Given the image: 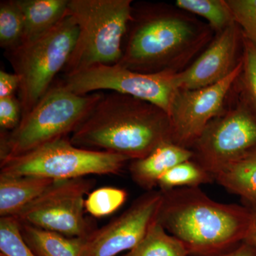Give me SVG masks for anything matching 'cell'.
<instances>
[{
    "mask_svg": "<svg viewBox=\"0 0 256 256\" xmlns=\"http://www.w3.org/2000/svg\"><path fill=\"white\" fill-rule=\"evenodd\" d=\"M213 32L176 6L132 3L118 64L141 73H180L210 43Z\"/></svg>",
    "mask_w": 256,
    "mask_h": 256,
    "instance_id": "6da1fadb",
    "label": "cell"
},
{
    "mask_svg": "<svg viewBox=\"0 0 256 256\" xmlns=\"http://www.w3.org/2000/svg\"><path fill=\"white\" fill-rule=\"evenodd\" d=\"M70 140L79 148L120 154L130 161L173 142L168 112L148 101L112 92L104 94Z\"/></svg>",
    "mask_w": 256,
    "mask_h": 256,
    "instance_id": "7a4b0ae2",
    "label": "cell"
},
{
    "mask_svg": "<svg viewBox=\"0 0 256 256\" xmlns=\"http://www.w3.org/2000/svg\"><path fill=\"white\" fill-rule=\"evenodd\" d=\"M162 194L156 222L182 242L190 254H215L245 239L250 222L246 205L214 201L198 188Z\"/></svg>",
    "mask_w": 256,
    "mask_h": 256,
    "instance_id": "3957f363",
    "label": "cell"
},
{
    "mask_svg": "<svg viewBox=\"0 0 256 256\" xmlns=\"http://www.w3.org/2000/svg\"><path fill=\"white\" fill-rule=\"evenodd\" d=\"M102 92L78 95L54 84L11 132L1 131L0 161L15 158L75 132L102 98Z\"/></svg>",
    "mask_w": 256,
    "mask_h": 256,
    "instance_id": "277c9868",
    "label": "cell"
},
{
    "mask_svg": "<svg viewBox=\"0 0 256 256\" xmlns=\"http://www.w3.org/2000/svg\"><path fill=\"white\" fill-rule=\"evenodd\" d=\"M132 0H69L68 13L78 24L76 43L64 76L97 65L118 64L130 20Z\"/></svg>",
    "mask_w": 256,
    "mask_h": 256,
    "instance_id": "5b68a950",
    "label": "cell"
},
{
    "mask_svg": "<svg viewBox=\"0 0 256 256\" xmlns=\"http://www.w3.org/2000/svg\"><path fill=\"white\" fill-rule=\"evenodd\" d=\"M78 33V24L68 13L45 34L4 52L5 57L20 78L18 98L22 117L50 90L56 76L63 72Z\"/></svg>",
    "mask_w": 256,
    "mask_h": 256,
    "instance_id": "8992f818",
    "label": "cell"
},
{
    "mask_svg": "<svg viewBox=\"0 0 256 256\" xmlns=\"http://www.w3.org/2000/svg\"><path fill=\"white\" fill-rule=\"evenodd\" d=\"M129 161L120 154L79 148L66 137L0 161V174L70 180L90 174H118Z\"/></svg>",
    "mask_w": 256,
    "mask_h": 256,
    "instance_id": "52a82bcc",
    "label": "cell"
},
{
    "mask_svg": "<svg viewBox=\"0 0 256 256\" xmlns=\"http://www.w3.org/2000/svg\"><path fill=\"white\" fill-rule=\"evenodd\" d=\"M178 74L141 73L118 64L97 65L80 73L63 76L57 84L78 95L106 90L132 96L154 104L169 114L175 94L180 89Z\"/></svg>",
    "mask_w": 256,
    "mask_h": 256,
    "instance_id": "ba28073f",
    "label": "cell"
},
{
    "mask_svg": "<svg viewBox=\"0 0 256 256\" xmlns=\"http://www.w3.org/2000/svg\"><path fill=\"white\" fill-rule=\"evenodd\" d=\"M94 182L82 178L55 180L34 201L16 216L28 224L72 238H84L94 232L85 216V196Z\"/></svg>",
    "mask_w": 256,
    "mask_h": 256,
    "instance_id": "9c48e42d",
    "label": "cell"
},
{
    "mask_svg": "<svg viewBox=\"0 0 256 256\" xmlns=\"http://www.w3.org/2000/svg\"><path fill=\"white\" fill-rule=\"evenodd\" d=\"M256 146V118L239 96L233 107L208 124L192 146V160L216 176Z\"/></svg>",
    "mask_w": 256,
    "mask_h": 256,
    "instance_id": "30bf717a",
    "label": "cell"
},
{
    "mask_svg": "<svg viewBox=\"0 0 256 256\" xmlns=\"http://www.w3.org/2000/svg\"><path fill=\"white\" fill-rule=\"evenodd\" d=\"M242 62L220 82L202 88L178 89L169 111L173 143L191 149L212 120L225 111L226 101L242 72Z\"/></svg>",
    "mask_w": 256,
    "mask_h": 256,
    "instance_id": "8fae6325",
    "label": "cell"
},
{
    "mask_svg": "<svg viewBox=\"0 0 256 256\" xmlns=\"http://www.w3.org/2000/svg\"><path fill=\"white\" fill-rule=\"evenodd\" d=\"M161 191H148L127 210L86 237L82 256H116L141 242L156 222L162 202Z\"/></svg>",
    "mask_w": 256,
    "mask_h": 256,
    "instance_id": "7c38bea8",
    "label": "cell"
},
{
    "mask_svg": "<svg viewBox=\"0 0 256 256\" xmlns=\"http://www.w3.org/2000/svg\"><path fill=\"white\" fill-rule=\"evenodd\" d=\"M242 32L234 22L216 34L206 50L178 75L180 89L210 86L226 78L242 60Z\"/></svg>",
    "mask_w": 256,
    "mask_h": 256,
    "instance_id": "4fadbf2b",
    "label": "cell"
},
{
    "mask_svg": "<svg viewBox=\"0 0 256 256\" xmlns=\"http://www.w3.org/2000/svg\"><path fill=\"white\" fill-rule=\"evenodd\" d=\"M191 150L173 142L162 144L146 158L132 160L129 171L133 182L148 191L158 186L159 180L176 164L193 158Z\"/></svg>",
    "mask_w": 256,
    "mask_h": 256,
    "instance_id": "5bb4252c",
    "label": "cell"
},
{
    "mask_svg": "<svg viewBox=\"0 0 256 256\" xmlns=\"http://www.w3.org/2000/svg\"><path fill=\"white\" fill-rule=\"evenodd\" d=\"M54 181L40 176L0 174V216H16Z\"/></svg>",
    "mask_w": 256,
    "mask_h": 256,
    "instance_id": "9a60e30c",
    "label": "cell"
},
{
    "mask_svg": "<svg viewBox=\"0 0 256 256\" xmlns=\"http://www.w3.org/2000/svg\"><path fill=\"white\" fill-rule=\"evenodd\" d=\"M69 0H18L24 18V42L50 32L68 14Z\"/></svg>",
    "mask_w": 256,
    "mask_h": 256,
    "instance_id": "2e32d148",
    "label": "cell"
},
{
    "mask_svg": "<svg viewBox=\"0 0 256 256\" xmlns=\"http://www.w3.org/2000/svg\"><path fill=\"white\" fill-rule=\"evenodd\" d=\"M24 240L36 256H82L86 237L72 238L20 223Z\"/></svg>",
    "mask_w": 256,
    "mask_h": 256,
    "instance_id": "e0dca14e",
    "label": "cell"
},
{
    "mask_svg": "<svg viewBox=\"0 0 256 256\" xmlns=\"http://www.w3.org/2000/svg\"><path fill=\"white\" fill-rule=\"evenodd\" d=\"M215 180L246 203L256 202V146L222 170Z\"/></svg>",
    "mask_w": 256,
    "mask_h": 256,
    "instance_id": "ac0fdd59",
    "label": "cell"
},
{
    "mask_svg": "<svg viewBox=\"0 0 256 256\" xmlns=\"http://www.w3.org/2000/svg\"><path fill=\"white\" fill-rule=\"evenodd\" d=\"M182 242L168 233L156 220L141 242L124 256H188Z\"/></svg>",
    "mask_w": 256,
    "mask_h": 256,
    "instance_id": "d6986e66",
    "label": "cell"
},
{
    "mask_svg": "<svg viewBox=\"0 0 256 256\" xmlns=\"http://www.w3.org/2000/svg\"><path fill=\"white\" fill-rule=\"evenodd\" d=\"M175 6L193 15L202 16L218 33L235 22L226 0H178Z\"/></svg>",
    "mask_w": 256,
    "mask_h": 256,
    "instance_id": "ffe728a7",
    "label": "cell"
},
{
    "mask_svg": "<svg viewBox=\"0 0 256 256\" xmlns=\"http://www.w3.org/2000/svg\"><path fill=\"white\" fill-rule=\"evenodd\" d=\"M214 176L193 160L176 164L163 175L158 182L160 191L166 192L178 188H198L212 182Z\"/></svg>",
    "mask_w": 256,
    "mask_h": 256,
    "instance_id": "44dd1931",
    "label": "cell"
},
{
    "mask_svg": "<svg viewBox=\"0 0 256 256\" xmlns=\"http://www.w3.org/2000/svg\"><path fill=\"white\" fill-rule=\"evenodd\" d=\"M24 18L18 0L0 2V46L4 52L23 43Z\"/></svg>",
    "mask_w": 256,
    "mask_h": 256,
    "instance_id": "7402d4cb",
    "label": "cell"
},
{
    "mask_svg": "<svg viewBox=\"0 0 256 256\" xmlns=\"http://www.w3.org/2000/svg\"><path fill=\"white\" fill-rule=\"evenodd\" d=\"M242 62V72L237 82L238 94L256 118V44L244 36Z\"/></svg>",
    "mask_w": 256,
    "mask_h": 256,
    "instance_id": "603a6c76",
    "label": "cell"
},
{
    "mask_svg": "<svg viewBox=\"0 0 256 256\" xmlns=\"http://www.w3.org/2000/svg\"><path fill=\"white\" fill-rule=\"evenodd\" d=\"M128 194L122 188L106 186L94 190L85 200V210L96 218L107 216L124 204Z\"/></svg>",
    "mask_w": 256,
    "mask_h": 256,
    "instance_id": "cb8c5ba5",
    "label": "cell"
},
{
    "mask_svg": "<svg viewBox=\"0 0 256 256\" xmlns=\"http://www.w3.org/2000/svg\"><path fill=\"white\" fill-rule=\"evenodd\" d=\"M0 256H36L24 240L15 217L0 218Z\"/></svg>",
    "mask_w": 256,
    "mask_h": 256,
    "instance_id": "d4e9b609",
    "label": "cell"
},
{
    "mask_svg": "<svg viewBox=\"0 0 256 256\" xmlns=\"http://www.w3.org/2000/svg\"><path fill=\"white\" fill-rule=\"evenodd\" d=\"M242 34L256 44V0H226Z\"/></svg>",
    "mask_w": 256,
    "mask_h": 256,
    "instance_id": "484cf974",
    "label": "cell"
},
{
    "mask_svg": "<svg viewBox=\"0 0 256 256\" xmlns=\"http://www.w3.org/2000/svg\"><path fill=\"white\" fill-rule=\"evenodd\" d=\"M22 117L21 102L15 96L0 99L1 131L11 132L18 127Z\"/></svg>",
    "mask_w": 256,
    "mask_h": 256,
    "instance_id": "4316f807",
    "label": "cell"
},
{
    "mask_svg": "<svg viewBox=\"0 0 256 256\" xmlns=\"http://www.w3.org/2000/svg\"><path fill=\"white\" fill-rule=\"evenodd\" d=\"M20 78L16 74H10L4 70L0 72V99L15 96L20 88Z\"/></svg>",
    "mask_w": 256,
    "mask_h": 256,
    "instance_id": "83f0119b",
    "label": "cell"
},
{
    "mask_svg": "<svg viewBox=\"0 0 256 256\" xmlns=\"http://www.w3.org/2000/svg\"><path fill=\"white\" fill-rule=\"evenodd\" d=\"M250 212V222L244 242L252 245L256 250V202L246 203Z\"/></svg>",
    "mask_w": 256,
    "mask_h": 256,
    "instance_id": "f1b7e54d",
    "label": "cell"
},
{
    "mask_svg": "<svg viewBox=\"0 0 256 256\" xmlns=\"http://www.w3.org/2000/svg\"><path fill=\"white\" fill-rule=\"evenodd\" d=\"M218 256H256V250L250 244L242 242L238 246Z\"/></svg>",
    "mask_w": 256,
    "mask_h": 256,
    "instance_id": "f546056e",
    "label": "cell"
}]
</instances>
